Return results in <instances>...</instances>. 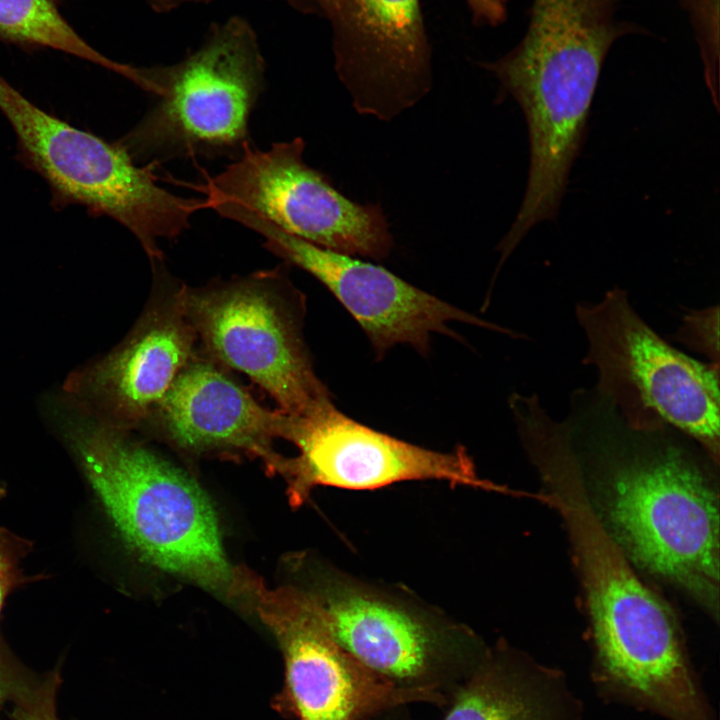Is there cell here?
<instances>
[{
    "label": "cell",
    "mask_w": 720,
    "mask_h": 720,
    "mask_svg": "<svg viewBox=\"0 0 720 720\" xmlns=\"http://www.w3.org/2000/svg\"><path fill=\"white\" fill-rule=\"evenodd\" d=\"M563 425L597 472L600 518L624 554L716 609L718 497L689 436L632 427L595 389L572 394Z\"/></svg>",
    "instance_id": "cell-1"
},
{
    "label": "cell",
    "mask_w": 720,
    "mask_h": 720,
    "mask_svg": "<svg viewBox=\"0 0 720 720\" xmlns=\"http://www.w3.org/2000/svg\"><path fill=\"white\" fill-rule=\"evenodd\" d=\"M534 463L563 516L591 616L596 682L609 696L670 720H713L669 609L635 574L584 490L572 452L546 446Z\"/></svg>",
    "instance_id": "cell-2"
},
{
    "label": "cell",
    "mask_w": 720,
    "mask_h": 720,
    "mask_svg": "<svg viewBox=\"0 0 720 720\" xmlns=\"http://www.w3.org/2000/svg\"><path fill=\"white\" fill-rule=\"evenodd\" d=\"M129 433L89 420L69 437L121 537L154 565L208 588L241 584L225 556L206 495L185 472Z\"/></svg>",
    "instance_id": "cell-3"
},
{
    "label": "cell",
    "mask_w": 720,
    "mask_h": 720,
    "mask_svg": "<svg viewBox=\"0 0 720 720\" xmlns=\"http://www.w3.org/2000/svg\"><path fill=\"white\" fill-rule=\"evenodd\" d=\"M145 70L155 103L118 141L134 160H235L250 144L249 120L265 87L266 64L245 18L213 24L182 60Z\"/></svg>",
    "instance_id": "cell-4"
},
{
    "label": "cell",
    "mask_w": 720,
    "mask_h": 720,
    "mask_svg": "<svg viewBox=\"0 0 720 720\" xmlns=\"http://www.w3.org/2000/svg\"><path fill=\"white\" fill-rule=\"evenodd\" d=\"M0 111L10 123L24 164L42 176L58 205H81L123 225L152 264L163 259L159 240H172L205 209L159 186L117 143L78 129L29 101L0 75Z\"/></svg>",
    "instance_id": "cell-5"
},
{
    "label": "cell",
    "mask_w": 720,
    "mask_h": 720,
    "mask_svg": "<svg viewBox=\"0 0 720 720\" xmlns=\"http://www.w3.org/2000/svg\"><path fill=\"white\" fill-rule=\"evenodd\" d=\"M575 314L588 343L583 363L598 373L594 389L632 427L671 426L718 462L719 367L666 342L621 288L609 290L598 302L578 303Z\"/></svg>",
    "instance_id": "cell-6"
},
{
    "label": "cell",
    "mask_w": 720,
    "mask_h": 720,
    "mask_svg": "<svg viewBox=\"0 0 720 720\" xmlns=\"http://www.w3.org/2000/svg\"><path fill=\"white\" fill-rule=\"evenodd\" d=\"M334 640L382 679L450 695L489 647L478 634L407 593L330 570L305 591Z\"/></svg>",
    "instance_id": "cell-7"
},
{
    "label": "cell",
    "mask_w": 720,
    "mask_h": 720,
    "mask_svg": "<svg viewBox=\"0 0 720 720\" xmlns=\"http://www.w3.org/2000/svg\"><path fill=\"white\" fill-rule=\"evenodd\" d=\"M282 267L201 287L181 296L204 353L241 372L296 417L330 399L304 340L305 301Z\"/></svg>",
    "instance_id": "cell-8"
},
{
    "label": "cell",
    "mask_w": 720,
    "mask_h": 720,
    "mask_svg": "<svg viewBox=\"0 0 720 720\" xmlns=\"http://www.w3.org/2000/svg\"><path fill=\"white\" fill-rule=\"evenodd\" d=\"M304 148L301 138L273 143L267 150L246 145L222 172L198 185L206 208L239 206L314 245L386 258L393 241L381 209L343 196L303 161Z\"/></svg>",
    "instance_id": "cell-9"
},
{
    "label": "cell",
    "mask_w": 720,
    "mask_h": 720,
    "mask_svg": "<svg viewBox=\"0 0 720 720\" xmlns=\"http://www.w3.org/2000/svg\"><path fill=\"white\" fill-rule=\"evenodd\" d=\"M254 590L259 615L283 654L284 683L274 705L289 718L369 720L416 703L446 707L444 695L400 688L362 665L334 640L305 591Z\"/></svg>",
    "instance_id": "cell-10"
},
{
    "label": "cell",
    "mask_w": 720,
    "mask_h": 720,
    "mask_svg": "<svg viewBox=\"0 0 720 720\" xmlns=\"http://www.w3.org/2000/svg\"><path fill=\"white\" fill-rule=\"evenodd\" d=\"M286 440L299 450L283 457L278 471L298 506L316 486L375 490L405 481L437 480L453 486L505 491L478 476L464 447L428 449L366 426L327 399L301 416H290Z\"/></svg>",
    "instance_id": "cell-11"
},
{
    "label": "cell",
    "mask_w": 720,
    "mask_h": 720,
    "mask_svg": "<svg viewBox=\"0 0 720 720\" xmlns=\"http://www.w3.org/2000/svg\"><path fill=\"white\" fill-rule=\"evenodd\" d=\"M215 212L257 232L264 247L319 280L356 320L378 359L406 344L425 355L432 333L453 337L462 322L509 332L408 283L386 268L292 236L248 209L220 205Z\"/></svg>",
    "instance_id": "cell-12"
},
{
    "label": "cell",
    "mask_w": 720,
    "mask_h": 720,
    "mask_svg": "<svg viewBox=\"0 0 720 720\" xmlns=\"http://www.w3.org/2000/svg\"><path fill=\"white\" fill-rule=\"evenodd\" d=\"M148 304L109 354L74 374L67 391L93 420L132 431L148 425L179 373L196 353L181 285L154 268Z\"/></svg>",
    "instance_id": "cell-13"
},
{
    "label": "cell",
    "mask_w": 720,
    "mask_h": 720,
    "mask_svg": "<svg viewBox=\"0 0 720 720\" xmlns=\"http://www.w3.org/2000/svg\"><path fill=\"white\" fill-rule=\"evenodd\" d=\"M335 69L360 113L388 120L430 88L431 49L419 0H324Z\"/></svg>",
    "instance_id": "cell-14"
},
{
    "label": "cell",
    "mask_w": 720,
    "mask_h": 720,
    "mask_svg": "<svg viewBox=\"0 0 720 720\" xmlns=\"http://www.w3.org/2000/svg\"><path fill=\"white\" fill-rule=\"evenodd\" d=\"M291 418L262 406L226 368L196 351L148 423L178 448L194 454H245L277 471L273 449L287 438Z\"/></svg>",
    "instance_id": "cell-15"
},
{
    "label": "cell",
    "mask_w": 720,
    "mask_h": 720,
    "mask_svg": "<svg viewBox=\"0 0 720 720\" xmlns=\"http://www.w3.org/2000/svg\"><path fill=\"white\" fill-rule=\"evenodd\" d=\"M442 720H578L559 672L499 642L449 697Z\"/></svg>",
    "instance_id": "cell-16"
},
{
    "label": "cell",
    "mask_w": 720,
    "mask_h": 720,
    "mask_svg": "<svg viewBox=\"0 0 720 720\" xmlns=\"http://www.w3.org/2000/svg\"><path fill=\"white\" fill-rule=\"evenodd\" d=\"M60 6L61 0H0V42L29 52L57 50L142 86L141 67L114 61L89 45L66 20Z\"/></svg>",
    "instance_id": "cell-17"
},
{
    "label": "cell",
    "mask_w": 720,
    "mask_h": 720,
    "mask_svg": "<svg viewBox=\"0 0 720 720\" xmlns=\"http://www.w3.org/2000/svg\"><path fill=\"white\" fill-rule=\"evenodd\" d=\"M687 13L704 67L706 85L718 105L719 0H678Z\"/></svg>",
    "instance_id": "cell-18"
},
{
    "label": "cell",
    "mask_w": 720,
    "mask_h": 720,
    "mask_svg": "<svg viewBox=\"0 0 720 720\" xmlns=\"http://www.w3.org/2000/svg\"><path fill=\"white\" fill-rule=\"evenodd\" d=\"M719 308L718 305L687 313L674 338L696 352L708 363L719 367Z\"/></svg>",
    "instance_id": "cell-19"
},
{
    "label": "cell",
    "mask_w": 720,
    "mask_h": 720,
    "mask_svg": "<svg viewBox=\"0 0 720 720\" xmlns=\"http://www.w3.org/2000/svg\"><path fill=\"white\" fill-rule=\"evenodd\" d=\"M58 681L53 673L39 684L24 687L19 693L14 720H58L55 704Z\"/></svg>",
    "instance_id": "cell-20"
},
{
    "label": "cell",
    "mask_w": 720,
    "mask_h": 720,
    "mask_svg": "<svg viewBox=\"0 0 720 720\" xmlns=\"http://www.w3.org/2000/svg\"><path fill=\"white\" fill-rule=\"evenodd\" d=\"M28 552V543L0 528V613L9 593L23 582L20 564Z\"/></svg>",
    "instance_id": "cell-21"
},
{
    "label": "cell",
    "mask_w": 720,
    "mask_h": 720,
    "mask_svg": "<svg viewBox=\"0 0 720 720\" xmlns=\"http://www.w3.org/2000/svg\"><path fill=\"white\" fill-rule=\"evenodd\" d=\"M474 23L496 27L507 19V0H465Z\"/></svg>",
    "instance_id": "cell-22"
},
{
    "label": "cell",
    "mask_w": 720,
    "mask_h": 720,
    "mask_svg": "<svg viewBox=\"0 0 720 720\" xmlns=\"http://www.w3.org/2000/svg\"><path fill=\"white\" fill-rule=\"evenodd\" d=\"M157 13H169L187 5L209 4L216 0H142Z\"/></svg>",
    "instance_id": "cell-23"
},
{
    "label": "cell",
    "mask_w": 720,
    "mask_h": 720,
    "mask_svg": "<svg viewBox=\"0 0 720 720\" xmlns=\"http://www.w3.org/2000/svg\"><path fill=\"white\" fill-rule=\"evenodd\" d=\"M284 3L290 8L303 14H315L321 16L324 0H273Z\"/></svg>",
    "instance_id": "cell-24"
},
{
    "label": "cell",
    "mask_w": 720,
    "mask_h": 720,
    "mask_svg": "<svg viewBox=\"0 0 720 720\" xmlns=\"http://www.w3.org/2000/svg\"><path fill=\"white\" fill-rule=\"evenodd\" d=\"M408 706H401L385 711L369 720H411Z\"/></svg>",
    "instance_id": "cell-25"
},
{
    "label": "cell",
    "mask_w": 720,
    "mask_h": 720,
    "mask_svg": "<svg viewBox=\"0 0 720 720\" xmlns=\"http://www.w3.org/2000/svg\"><path fill=\"white\" fill-rule=\"evenodd\" d=\"M3 696H4V687H3V683H2V680L0 677V704L2 702Z\"/></svg>",
    "instance_id": "cell-26"
},
{
    "label": "cell",
    "mask_w": 720,
    "mask_h": 720,
    "mask_svg": "<svg viewBox=\"0 0 720 720\" xmlns=\"http://www.w3.org/2000/svg\"><path fill=\"white\" fill-rule=\"evenodd\" d=\"M4 495V488L0 485V498Z\"/></svg>",
    "instance_id": "cell-27"
}]
</instances>
